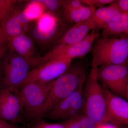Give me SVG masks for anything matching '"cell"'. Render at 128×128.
I'll return each instance as SVG.
<instances>
[{
  "instance_id": "obj_1",
  "label": "cell",
  "mask_w": 128,
  "mask_h": 128,
  "mask_svg": "<svg viewBox=\"0 0 128 128\" xmlns=\"http://www.w3.org/2000/svg\"><path fill=\"white\" fill-rule=\"evenodd\" d=\"M87 70L82 64L70 66L64 74L54 80L40 114V119L58 104L73 94L80 85L85 82Z\"/></svg>"
},
{
  "instance_id": "obj_2",
  "label": "cell",
  "mask_w": 128,
  "mask_h": 128,
  "mask_svg": "<svg viewBox=\"0 0 128 128\" xmlns=\"http://www.w3.org/2000/svg\"><path fill=\"white\" fill-rule=\"evenodd\" d=\"M98 68L92 67L86 79L83 91L84 114L98 125L108 122L102 86L99 83Z\"/></svg>"
},
{
  "instance_id": "obj_3",
  "label": "cell",
  "mask_w": 128,
  "mask_h": 128,
  "mask_svg": "<svg viewBox=\"0 0 128 128\" xmlns=\"http://www.w3.org/2000/svg\"><path fill=\"white\" fill-rule=\"evenodd\" d=\"M36 57L28 60L11 52L6 56L2 65L0 80L2 89L16 93L23 84L31 68L38 66Z\"/></svg>"
},
{
  "instance_id": "obj_4",
  "label": "cell",
  "mask_w": 128,
  "mask_h": 128,
  "mask_svg": "<svg viewBox=\"0 0 128 128\" xmlns=\"http://www.w3.org/2000/svg\"><path fill=\"white\" fill-rule=\"evenodd\" d=\"M128 38L102 37L98 39L93 49L92 67L110 65H127Z\"/></svg>"
},
{
  "instance_id": "obj_5",
  "label": "cell",
  "mask_w": 128,
  "mask_h": 128,
  "mask_svg": "<svg viewBox=\"0 0 128 128\" xmlns=\"http://www.w3.org/2000/svg\"><path fill=\"white\" fill-rule=\"evenodd\" d=\"M53 82L46 84L27 82L15 93L20 100L23 108V114L28 119L34 122L41 119V110Z\"/></svg>"
},
{
  "instance_id": "obj_6",
  "label": "cell",
  "mask_w": 128,
  "mask_h": 128,
  "mask_svg": "<svg viewBox=\"0 0 128 128\" xmlns=\"http://www.w3.org/2000/svg\"><path fill=\"white\" fill-rule=\"evenodd\" d=\"M98 36L99 31L95 29L78 43L70 45L58 44L44 57H38L40 65L53 60H72L84 57L91 50L93 44Z\"/></svg>"
},
{
  "instance_id": "obj_7",
  "label": "cell",
  "mask_w": 128,
  "mask_h": 128,
  "mask_svg": "<svg viewBox=\"0 0 128 128\" xmlns=\"http://www.w3.org/2000/svg\"><path fill=\"white\" fill-rule=\"evenodd\" d=\"M98 77L104 86L117 96L128 98L127 65H110L98 68Z\"/></svg>"
},
{
  "instance_id": "obj_8",
  "label": "cell",
  "mask_w": 128,
  "mask_h": 128,
  "mask_svg": "<svg viewBox=\"0 0 128 128\" xmlns=\"http://www.w3.org/2000/svg\"><path fill=\"white\" fill-rule=\"evenodd\" d=\"M72 60L68 59H57L41 64L30 70L23 84L28 82L46 84L52 82L68 70Z\"/></svg>"
},
{
  "instance_id": "obj_9",
  "label": "cell",
  "mask_w": 128,
  "mask_h": 128,
  "mask_svg": "<svg viewBox=\"0 0 128 128\" xmlns=\"http://www.w3.org/2000/svg\"><path fill=\"white\" fill-rule=\"evenodd\" d=\"M22 104L15 93L2 89L0 92V119L17 125L24 122Z\"/></svg>"
},
{
  "instance_id": "obj_10",
  "label": "cell",
  "mask_w": 128,
  "mask_h": 128,
  "mask_svg": "<svg viewBox=\"0 0 128 128\" xmlns=\"http://www.w3.org/2000/svg\"><path fill=\"white\" fill-rule=\"evenodd\" d=\"M108 122L114 124L128 125V102L127 100L115 95L102 85Z\"/></svg>"
},
{
  "instance_id": "obj_11",
  "label": "cell",
  "mask_w": 128,
  "mask_h": 128,
  "mask_svg": "<svg viewBox=\"0 0 128 128\" xmlns=\"http://www.w3.org/2000/svg\"><path fill=\"white\" fill-rule=\"evenodd\" d=\"M31 22L24 11L13 10L0 22V30L9 40L12 37L25 34V28Z\"/></svg>"
},
{
  "instance_id": "obj_12",
  "label": "cell",
  "mask_w": 128,
  "mask_h": 128,
  "mask_svg": "<svg viewBox=\"0 0 128 128\" xmlns=\"http://www.w3.org/2000/svg\"><path fill=\"white\" fill-rule=\"evenodd\" d=\"M57 20L49 13H44L38 20L32 32L33 36L40 43H47L54 37L58 29Z\"/></svg>"
},
{
  "instance_id": "obj_13",
  "label": "cell",
  "mask_w": 128,
  "mask_h": 128,
  "mask_svg": "<svg viewBox=\"0 0 128 128\" xmlns=\"http://www.w3.org/2000/svg\"><path fill=\"white\" fill-rule=\"evenodd\" d=\"M95 29L94 22L90 17L85 22L76 24L64 34L57 43L66 45L78 43L84 39L90 31Z\"/></svg>"
},
{
  "instance_id": "obj_14",
  "label": "cell",
  "mask_w": 128,
  "mask_h": 128,
  "mask_svg": "<svg viewBox=\"0 0 128 128\" xmlns=\"http://www.w3.org/2000/svg\"><path fill=\"white\" fill-rule=\"evenodd\" d=\"M8 49L28 60L33 59L35 57V45L31 37L25 34L12 37L7 43Z\"/></svg>"
},
{
  "instance_id": "obj_15",
  "label": "cell",
  "mask_w": 128,
  "mask_h": 128,
  "mask_svg": "<svg viewBox=\"0 0 128 128\" xmlns=\"http://www.w3.org/2000/svg\"><path fill=\"white\" fill-rule=\"evenodd\" d=\"M117 7L114 0L108 6L96 10L91 16L95 29L99 31L105 24L119 18L122 14Z\"/></svg>"
},
{
  "instance_id": "obj_16",
  "label": "cell",
  "mask_w": 128,
  "mask_h": 128,
  "mask_svg": "<svg viewBox=\"0 0 128 128\" xmlns=\"http://www.w3.org/2000/svg\"><path fill=\"white\" fill-rule=\"evenodd\" d=\"M102 37L112 35L128 34V13H123L116 20L105 24L102 28Z\"/></svg>"
},
{
  "instance_id": "obj_17",
  "label": "cell",
  "mask_w": 128,
  "mask_h": 128,
  "mask_svg": "<svg viewBox=\"0 0 128 128\" xmlns=\"http://www.w3.org/2000/svg\"><path fill=\"white\" fill-rule=\"evenodd\" d=\"M96 10L95 8L84 6L79 9L64 13L65 18L68 22L76 24L87 20Z\"/></svg>"
},
{
  "instance_id": "obj_18",
  "label": "cell",
  "mask_w": 128,
  "mask_h": 128,
  "mask_svg": "<svg viewBox=\"0 0 128 128\" xmlns=\"http://www.w3.org/2000/svg\"><path fill=\"white\" fill-rule=\"evenodd\" d=\"M62 123L66 128H97L98 126L85 114Z\"/></svg>"
},
{
  "instance_id": "obj_19",
  "label": "cell",
  "mask_w": 128,
  "mask_h": 128,
  "mask_svg": "<svg viewBox=\"0 0 128 128\" xmlns=\"http://www.w3.org/2000/svg\"><path fill=\"white\" fill-rule=\"evenodd\" d=\"M45 8L38 0L32 1L24 12L31 22L38 20L44 13Z\"/></svg>"
},
{
  "instance_id": "obj_20",
  "label": "cell",
  "mask_w": 128,
  "mask_h": 128,
  "mask_svg": "<svg viewBox=\"0 0 128 128\" xmlns=\"http://www.w3.org/2000/svg\"><path fill=\"white\" fill-rule=\"evenodd\" d=\"M17 1L15 0H0V22L13 10Z\"/></svg>"
},
{
  "instance_id": "obj_21",
  "label": "cell",
  "mask_w": 128,
  "mask_h": 128,
  "mask_svg": "<svg viewBox=\"0 0 128 128\" xmlns=\"http://www.w3.org/2000/svg\"><path fill=\"white\" fill-rule=\"evenodd\" d=\"M84 6L80 0H61V6L64 12L79 9Z\"/></svg>"
},
{
  "instance_id": "obj_22",
  "label": "cell",
  "mask_w": 128,
  "mask_h": 128,
  "mask_svg": "<svg viewBox=\"0 0 128 128\" xmlns=\"http://www.w3.org/2000/svg\"><path fill=\"white\" fill-rule=\"evenodd\" d=\"M27 128H66L62 122L60 123H49L42 120V119L34 122Z\"/></svg>"
},
{
  "instance_id": "obj_23",
  "label": "cell",
  "mask_w": 128,
  "mask_h": 128,
  "mask_svg": "<svg viewBox=\"0 0 128 128\" xmlns=\"http://www.w3.org/2000/svg\"><path fill=\"white\" fill-rule=\"evenodd\" d=\"M83 4H86L89 6L96 8H101L106 5L110 4L114 1V0H80Z\"/></svg>"
},
{
  "instance_id": "obj_24",
  "label": "cell",
  "mask_w": 128,
  "mask_h": 128,
  "mask_svg": "<svg viewBox=\"0 0 128 128\" xmlns=\"http://www.w3.org/2000/svg\"><path fill=\"white\" fill-rule=\"evenodd\" d=\"M46 9L52 11L58 10L61 6V0H38Z\"/></svg>"
},
{
  "instance_id": "obj_25",
  "label": "cell",
  "mask_w": 128,
  "mask_h": 128,
  "mask_svg": "<svg viewBox=\"0 0 128 128\" xmlns=\"http://www.w3.org/2000/svg\"><path fill=\"white\" fill-rule=\"evenodd\" d=\"M117 7L122 13H128V0H114Z\"/></svg>"
},
{
  "instance_id": "obj_26",
  "label": "cell",
  "mask_w": 128,
  "mask_h": 128,
  "mask_svg": "<svg viewBox=\"0 0 128 128\" xmlns=\"http://www.w3.org/2000/svg\"><path fill=\"white\" fill-rule=\"evenodd\" d=\"M0 128H20L17 125L13 124L0 119Z\"/></svg>"
},
{
  "instance_id": "obj_27",
  "label": "cell",
  "mask_w": 128,
  "mask_h": 128,
  "mask_svg": "<svg viewBox=\"0 0 128 128\" xmlns=\"http://www.w3.org/2000/svg\"><path fill=\"white\" fill-rule=\"evenodd\" d=\"M8 49L7 43L0 46V61L6 55Z\"/></svg>"
},
{
  "instance_id": "obj_28",
  "label": "cell",
  "mask_w": 128,
  "mask_h": 128,
  "mask_svg": "<svg viewBox=\"0 0 128 128\" xmlns=\"http://www.w3.org/2000/svg\"><path fill=\"white\" fill-rule=\"evenodd\" d=\"M9 39L0 30V46L8 43Z\"/></svg>"
},
{
  "instance_id": "obj_29",
  "label": "cell",
  "mask_w": 128,
  "mask_h": 128,
  "mask_svg": "<svg viewBox=\"0 0 128 128\" xmlns=\"http://www.w3.org/2000/svg\"><path fill=\"white\" fill-rule=\"evenodd\" d=\"M97 128H118L116 126H112V125H108L106 124H103L98 126Z\"/></svg>"
},
{
  "instance_id": "obj_30",
  "label": "cell",
  "mask_w": 128,
  "mask_h": 128,
  "mask_svg": "<svg viewBox=\"0 0 128 128\" xmlns=\"http://www.w3.org/2000/svg\"><path fill=\"white\" fill-rule=\"evenodd\" d=\"M2 89V86L1 84L0 80V92Z\"/></svg>"
},
{
  "instance_id": "obj_31",
  "label": "cell",
  "mask_w": 128,
  "mask_h": 128,
  "mask_svg": "<svg viewBox=\"0 0 128 128\" xmlns=\"http://www.w3.org/2000/svg\"></svg>"
},
{
  "instance_id": "obj_32",
  "label": "cell",
  "mask_w": 128,
  "mask_h": 128,
  "mask_svg": "<svg viewBox=\"0 0 128 128\" xmlns=\"http://www.w3.org/2000/svg\"></svg>"
}]
</instances>
